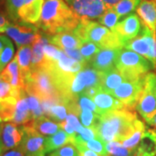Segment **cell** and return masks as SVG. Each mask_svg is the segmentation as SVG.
I'll list each match as a JSON object with an SVG mask.
<instances>
[{"mask_svg": "<svg viewBox=\"0 0 156 156\" xmlns=\"http://www.w3.org/2000/svg\"><path fill=\"white\" fill-rule=\"evenodd\" d=\"M124 48L133 50L140 56H144L156 67V40L151 30L145 25H141L139 35L124 44Z\"/></svg>", "mask_w": 156, "mask_h": 156, "instance_id": "cell-7", "label": "cell"}, {"mask_svg": "<svg viewBox=\"0 0 156 156\" xmlns=\"http://www.w3.org/2000/svg\"><path fill=\"white\" fill-rule=\"evenodd\" d=\"M146 129L147 128H146L145 124L142 122L140 120H139L134 133L131 134V136L128 137V139L123 140L122 142V145L125 147L130 149V150H137L138 145H139V143L142 139V136L145 133Z\"/></svg>", "mask_w": 156, "mask_h": 156, "instance_id": "cell-30", "label": "cell"}, {"mask_svg": "<svg viewBox=\"0 0 156 156\" xmlns=\"http://www.w3.org/2000/svg\"><path fill=\"white\" fill-rule=\"evenodd\" d=\"M73 137H71L63 130L60 128L56 134L45 138V150L49 154L52 151H55L60 148L62 146L68 143H72Z\"/></svg>", "mask_w": 156, "mask_h": 156, "instance_id": "cell-25", "label": "cell"}, {"mask_svg": "<svg viewBox=\"0 0 156 156\" xmlns=\"http://www.w3.org/2000/svg\"><path fill=\"white\" fill-rule=\"evenodd\" d=\"M0 76L10 84L12 89H24V83L16 57L0 73Z\"/></svg>", "mask_w": 156, "mask_h": 156, "instance_id": "cell-20", "label": "cell"}, {"mask_svg": "<svg viewBox=\"0 0 156 156\" xmlns=\"http://www.w3.org/2000/svg\"><path fill=\"white\" fill-rule=\"evenodd\" d=\"M22 126H18L12 122L2 124L0 130V147L2 151L10 150L18 147L23 140Z\"/></svg>", "mask_w": 156, "mask_h": 156, "instance_id": "cell-13", "label": "cell"}, {"mask_svg": "<svg viewBox=\"0 0 156 156\" xmlns=\"http://www.w3.org/2000/svg\"><path fill=\"white\" fill-rule=\"evenodd\" d=\"M30 123L37 132L46 136L55 134L61 128L58 123H56L54 121L50 120V118L46 117L45 115L32 120Z\"/></svg>", "mask_w": 156, "mask_h": 156, "instance_id": "cell-26", "label": "cell"}, {"mask_svg": "<svg viewBox=\"0 0 156 156\" xmlns=\"http://www.w3.org/2000/svg\"><path fill=\"white\" fill-rule=\"evenodd\" d=\"M54 62L56 67L58 68L62 72L66 75H70V76L77 74L85 67L81 62L69 57L64 52H62L60 58Z\"/></svg>", "mask_w": 156, "mask_h": 156, "instance_id": "cell-27", "label": "cell"}, {"mask_svg": "<svg viewBox=\"0 0 156 156\" xmlns=\"http://www.w3.org/2000/svg\"><path fill=\"white\" fill-rule=\"evenodd\" d=\"M10 95H14V90L11 88V86L8 83H6L3 78L0 76V100L6 98ZM16 97V96H15Z\"/></svg>", "mask_w": 156, "mask_h": 156, "instance_id": "cell-43", "label": "cell"}, {"mask_svg": "<svg viewBox=\"0 0 156 156\" xmlns=\"http://www.w3.org/2000/svg\"><path fill=\"white\" fill-rule=\"evenodd\" d=\"M137 154L142 156H156V131L146 129L142 139L137 147Z\"/></svg>", "mask_w": 156, "mask_h": 156, "instance_id": "cell-24", "label": "cell"}, {"mask_svg": "<svg viewBox=\"0 0 156 156\" xmlns=\"http://www.w3.org/2000/svg\"><path fill=\"white\" fill-rule=\"evenodd\" d=\"M44 57L46 61L56 62L60 58L63 51L53 45L47 44L44 47Z\"/></svg>", "mask_w": 156, "mask_h": 156, "instance_id": "cell-42", "label": "cell"}, {"mask_svg": "<svg viewBox=\"0 0 156 156\" xmlns=\"http://www.w3.org/2000/svg\"><path fill=\"white\" fill-rule=\"evenodd\" d=\"M9 24H10V23L8 22V20L6 19L5 17L0 13V33L5 32L6 28Z\"/></svg>", "mask_w": 156, "mask_h": 156, "instance_id": "cell-48", "label": "cell"}, {"mask_svg": "<svg viewBox=\"0 0 156 156\" xmlns=\"http://www.w3.org/2000/svg\"><path fill=\"white\" fill-rule=\"evenodd\" d=\"M66 2L81 19L100 18L107 11L102 0H66Z\"/></svg>", "mask_w": 156, "mask_h": 156, "instance_id": "cell-11", "label": "cell"}, {"mask_svg": "<svg viewBox=\"0 0 156 156\" xmlns=\"http://www.w3.org/2000/svg\"><path fill=\"white\" fill-rule=\"evenodd\" d=\"M1 127H2V124H1V122H0V130H1Z\"/></svg>", "mask_w": 156, "mask_h": 156, "instance_id": "cell-55", "label": "cell"}, {"mask_svg": "<svg viewBox=\"0 0 156 156\" xmlns=\"http://www.w3.org/2000/svg\"><path fill=\"white\" fill-rule=\"evenodd\" d=\"M120 18L119 15L115 11L114 8L107 9V11L104 12V14L100 17V23L109 30H112L117 23L118 19Z\"/></svg>", "mask_w": 156, "mask_h": 156, "instance_id": "cell-36", "label": "cell"}, {"mask_svg": "<svg viewBox=\"0 0 156 156\" xmlns=\"http://www.w3.org/2000/svg\"><path fill=\"white\" fill-rule=\"evenodd\" d=\"M81 18L63 0H44L37 27L48 34L72 31Z\"/></svg>", "mask_w": 156, "mask_h": 156, "instance_id": "cell-2", "label": "cell"}, {"mask_svg": "<svg viewBox=\"0 0 156 156\" xmlns=\"http://www.w3.org/2000/svg\"><path fill=\"white\" fill-rule=\"evenodd\" d=\"M79 156H80V155H79Z\"/></svg>", "mask_w": 156, "mask_h": 156, "instance_id": "cell-56", "label": "cell"}, {"mask_svg": "<svg viewBox=\"0 0 156 156\" xmlns=\"http://www.w3.org/2000/svg\"><path fill=\"white\" fill-rule=\"evenodd\" d=\"M120 50L101 49L90 62V65L100 72H105L115 67V62Z\"/></svg>", "mask_w": 156, "mask_h": 156, "instance_id": "cell-17", "label": "cell"}, {"mask_svg": "<svg viewBox=\"0 0 156 156\" xmlns=\"http://www.w3.org/2000/svg\"><path fill=\"white\" fill-rule=\"evenodd\" d=\"M73 31L83 43H95L101 49L122 50L124 47L122 40L115 32L89 19H81L80 23Z\"/></svg>", "mask_w": 156, "mask_h": 156, "instance_id": "cell-4", "label": "cell"}, {"mask_svg": "<svg viewBox=\"0 0 156 156\" xmlns=\"http://www.w3.org/2000/svg\"><path fill=\"white\" fill-rule=\"evenodd\" d=\"M49 39L42 35L32 44V59H31V69L38 68L43 65L45 61L44 47L49 44Z\"/></svg>", "mask_w": 156, "mask_h": 156, "instance_id": "cell-29", "label": "cell"}, {"mask_svg": "<svg viewBox=\"0 0 156 156\" xmlns=\"http://www.w3.org/2000/svg\"><path fill=\"white\" fill-rule=\"evenodd\" d=\"M102 1L106 5L107 9H110V8H114L121 0H102Z\"/></svg>", "mask_w": 156, "mask_h": 156, "instance_id": "cell-50", "label": "cell"}, {"mask_svg": "<svg viewBox=\"0 0 156 156\" xmlns=\"http://www.w3.org/2000/svg\"><path fill=\"white\" fill-rule=\"evenodd\" d=\"M147 1H151V2H154V3H156V0H147Z\"/></svg>", "mask_w": 156, "mask_h": 156, "instance_id": "cell-54", "label": "cell"}, {"mask_svg": "<svg viewBox=\"0 0 156 156\" xmlns=\"http://www.w3.org/2000/svg\"><path fill=\"white\" fill-rule=\"evenodd\" d=\"M4 47L0 52V73L4 70L7 64L11 62L14 56V47L10 39L5 36H3Z\"/></svg>", "mask_w": 156, "mask_h": 156, "instance_id": "cell-31", "label": "cell"}, {"mask_svg": "<svg viewBox=\"0 0 156 156\" xmlns=\"http://www.w3.org/2000/svg\"><path fill=\"white\" fill-rule=\"evenodd\" d=\"M91 99H93V101L97 107L100 115L106 112L112 111V110L128 109L126 105L121 101L116 99L110 93L103 91L101 89Z\"/></svg>", "mask_w": 156, "mask_h": 156, "instance_id": "cell-15", "label": "cell"}, {"mask_svg": "<svg viewBox=\"0 0 156 156\" xmlns=\"http://www.w3.org/2000/svg\"><path fill=\"white\" fill-rule=\"evenodd\" d=\"M3 156H23V154L21 149L18 148V149H12L8 151Z\"/></svg>", "mask_w": 156, "mask_h": 156, "instance_id": "cell-49", "label": "cell"}, {"mask_svg": "<svg viewBox=\"0 0 156 156\" xmlns=\"http://www.w3.org/2000/svg\"><path fill=\"white\" fill-rule=\"evenodd\" d=\"M33 120L32 114L29 106L27 93L23 89L21 92V95L17 99L16 109L14 113L13 120L11 122L17 124L18 126H23Z\"/></svg>", "mask_w": 156, "mask_h": 156, "instance_id": "cell-19", "label": "cell"}, {"mask_svg": "<svg viewBox=\"0 0 156 156\" xmlns=\"http://www.w3.org/2000/svg\"><path fill=\"white\" fill-rule=\"evenodd\" d=\"M101 72L94 68L85 66L77 74L74 75L69 83V97L77 98L89 88L101 86Z\"/></svg>", "mask_w": 156, "mask_h": 156, "instance_id": "cell-8", "label": "cell"}, {"mask_svg": "<svg viewBox=\"0 0 156 156\" xmlns=\"http://www.w3.org/2000/svg\"><path fill=\"white\" fill-rule=\"evenodd\" d=\"M81 146L87 147L88 149L94 151L96 154H100L101 156H109L108 153L107 152L105 142H103V141L101 139H99L98 137L95 138V139L88 140V141L84 142L83 144ZM77 147H80V146H77Z\"/></svg>", "mask_w": 156, "mask_h": 156, "instance_id": "cell-35", "label": "cell"}, {"mask_svg": "<svg viewBox=\"0 0 156 156\" xmlns=\"http://www.w3.org/2000/svg\"><path fill=\"white\" fill-rule=\"evenodd\" d=\"M80 52L83 56L85 61L89 64L95 56L101 50V48L98 45L92 42H84L80 47Z\"/></svg>", "mask_w": 156, "mask_h": 156, "instance_id": "cell-34", "label": "cell"}, {"mask_svg": "<svg viewBox=\"0 0 156 156\" xmlns=\"http://www.w3.org/2000/svg\"><path fill=\"white\" fill-rule=\"evenodd\" d=\"M109 156H136L137 150H130L120 141H109L105 143Z\"/></svg>", "mask_w": 156, "mask_h": 156, "instance_id": "cell-32", "label": "cell"}, {"mask_svg": "<svg viewBox=\"0 0 156 156\" xmlns=\"http://www.w3.org/2000/svg\"><path fill=\"white\" fill-rule=\"evenodd\" d=\"M50 156H79V151L72 143H68L54 151Z\"/></svg>", "mask_w": 156, "mask_h": 156, "instance_id": "cell-41", "label": "cell"}, {"mask_svg": "<svg viewBox=\"0 0 156 156\" xmlns=\"http://www.w3.org/2000/svg\"><path fill=\"white\" fill-rule=\"evenodd\" d=\"M78 115H76V114H73V113H69L66 118V121L68 122L69 123L71 126H72L74 129L77 132L80 128H82V125L78 120Z\"/></svg>", "mask_w": 156, "mask_h": 156, "instance_id": "cell-45", "label": "cell"}, {"mask_svg": "<svg viewBox=\"0 0 156 156\" xmlns=\"http://www.w3.org/2000/svg\"><path fill=\"white\" fill-rule=\"evenodd\" d=\"M141 25L142 23L138 16L132 13L125 17L122 21L118 23L111 30L115 32L125 44L127 41L134 38L139 35Z\"/></svg>", "mask_w": 156, "mask_h": 156, "instance_id": "cell-14", "label": "cell"}, {"mask_svg": "<svg viewBox=\"0 0 156 156\" xmlns=\"http://www.w3.org/2000/svg\"><path fill=\"white\" fill-rule=\"evenodd\" d=\"M79 151V155L80 156H101L100 154H96L94 151L88 149L87 147H83V146H80L76 147Z\"/></svg>", "mask_w": 156, "mask_h": 156, "instance_id": "cell-47", "label": "cell"}, {"mask_svg": "<svg viewBox=\"0 0 156 156\" xmlns=\"http://www.w3.org/2000/svg\"><path fill=\"white\" fill-rule=\"evenodd\" d=\"M23 140L19 148L23 156H45V138L43 134L37 132L30 122L22 126Z\"/></svg>", "mask_w": 156, "mask_h": 156, "instance_id": "cell-9", "label": "cell"}, {"mask_svg": "<svg viewBox=\"0 0 156 156\" xmlns=\"http://www.w3.org/2000/svg\"><path fill=\"white\" fill-rule=\"evenodd\" d=\"M17 97L10 95L0 100V122H11L13 120L14 113L17 102Z\"/></svg>", "mask_w": 156, "mask_h": 156, "instance_id": "cell-28", "label": "cell"}, {"mask_svg": "<svg viewBox=\"0 0 156 156\" xmlns=\"http://www.w3.org/2000/svg\"><path fill=\"white\" fill-rule=\"evenodd\" d=\"M136 109L147 123L153 125L156 115V75L147 73L136 104Z\"/></svg>", "mask_w": 156, "mask_h": 156, "instance_id": "cell-6", "label": "cell"}, {"mask_svg": "<svg viewBox=\"0 0 156 156\" xmlns=\"http://www.w3.org/2000/svg\"><path fill=\"white\" fill-rule=\"evenodd\" d=\"M62 50L69 57L76 60V61H78L79 62H81L82 64H83L84 66H87V65H88L87 62L85 61L83 56H82L80 50H78V49H66V48H65V49H62Z\"/></svg>", "mask_w": 156, "mask_h": 156, "instance_id": "cell-44", "label": "cell"}, {"mask_svg": "<svg viewBox=\"0 0 156 156\" xmlns=\"http://www.w3.org/2000/svg\"><path fill=\"white\" fill-rule=\"evenodd\" d=\"M79 116H80L81 122L84 125V127L93 128L98 121L99 115H97L95 112L89 110V109H83V110H81Z\"/></svg>", "mask_w": 156, "mask_h": 156, "instance_id": "cell-38", "label": "cell"}, {"mask_svg": "<svg viewBox=\"0 0 156 156\" xmlns=\"http://www.w3.org/2000/svg\"><path fill=\"white\" fill-rule=\"evenodd\" d=\"M24 89L30 95H36L41 101H62V95L56 76L48 62L31 69L30 76L24 84Z\"/></svg>", "mask_w": 156, "mask_h": 156, "instance_id": "cell-3", "label": "cell"}, {"mask_svg": "<svg viewBox=\"0 0 156 156\" xmlns=\"http://www.w3.org/2000/svg\"><path fill=\"white\" fill-rule=\"evenodd\" d=\"M144 78L145 76H142L136 80L123 82L112 92V95L124 103L128 109L132 110L136 108L140 93L144 83Z\"/></svg>", "mask_w": 156, "mask_h": 156, "instance_id": "cell-10", "label": "cell"}, {"mask_svg": "<svg viewBox=\"0 0 156 156\" xmlns=\"http://www.w3.org/2000/svg\"><path fill=\"white\" fill-rule=\"evenodd\" d=\"M5 33L15 41L18 48L32 44L41 36L36 25L23 22L16 24L10 23L6 28Z\"/></svg>", "mask_w": 156, "mask_h": 156, "instance_id": "cell-12", "label": "cell"}, {"mask_svg": "<svg viewBox=\"0 0 156 156\" xmlns=\"http://www.w3.org/2000/svg\"><path fill=\"white\" fill-rule=\"evenodd\" d=\"M50 42L61 49H80L83 43L73 30L56 34L50 39Z\"/></svg>", "mask_w": 156, "mask_h": 156, "instance_id": "cell-22", "label": "cell"}, {"mask_svg": "<svg viewBox=\"0 0 156 156\" xmlns=\"http://www.w3.org/2000/svg\"><path fill=\"white\" fill-rule=\"evenodd\" d=\"M141 23L147 26L155 37L156 34V3L142 1L136 9Z\"/></svg>", "mask_w": 156, "mask_h": 156, "instance_id": "cell-18", "label": "cell"}, {"mask_svg": "<svg viewBox=\"0 0 156 156\" xmlns=\"http://www.w3.org/2000/svg\"><path fill=\"white\" fill-rule=\"evenodd\" d=\"M125 81L126 80L122 73L116 68L114 67L108 71L101 72V89L103 91L112 94V92Z\"/></svg>", "mask_w": 156, "mask_h": 156, "instance_id": "cell-23", "label": "cell"}, {"mask_svg": "<svg viewBox=\"0 0 156 156\" xmlns=\"http://www.w3.org/2000/svg\"><path fill=\"white\" fill-rule=\"evenodd\" d=\"M115 67L122 73L125 80H136L145 76L153 64L144 56L129 50H120L115 62Z\"/></svg>", "mask_w": 156, "mask_h": 156, "instance_id": "cell-5", "label": "cell"}, {"mask_svg": "<svg viewBox=\"0 0 156 156\" xmlns=\"http://www.w3.org/2000/svg\"><path fill=\"white\" fill-rule=\"evenodd\" d=\"M76 101H77L78 106L81 108V110H83V109H89V110L95 112V114L100 115L99 110H98L97 107L95 104V102L93 101H91V98L89 97V96H87L84 94H82V95L77 96Z\"/></svg>", "mask_w": 156, "mask_h": 156, "instance_id": "cell-39", "label": "cell"}, {"mask_svg": "<svg viewBox=\"0 0 156 156\" xmlns=\"http://www.w3.org/2000/svg\"><path fill=\"white\" fill-rule=\"evenodd\" d=\"M59 125H60V128H61L62 129H63V130H64L69 135H70L71 137H74V136L76 135V131L74 129V128H73L69 123L66 120L59 123Z\"/></svg>", "mask_w": 156, "mask_h": 156, "instance_id": "cell-46", "label": "cell"}, {"mask_svg": "<svg viewBox=\"0 0 156 156\" xmlns=\"http://www.w3.org/2000/svg\"><path fill=\"white\" fill-rule=\"evenodd\" d=\"M153 126H154V128H155V129H156V115H155V117H154V123H153Z\"/></svg>", "mask_w": 156, "mask_h": 156, "instance_id": "cell-52", "label": "cell"}, {"mask_svg": "<svg viewBox=\"0 0 156 156\" xmlns=\"http://www.w3.org/2000/svg\"><path fill=\"white\" fill-rule=\"evenodd\" d=\"M7 10L10 17L12 20H18V11L24 4L25 0H6Z\"/></svg>", "mask_w": 156, "mask_h": 156, "instance_id": "cell-40", "label": "cell"}, {"mask_svg": "<svg viewBox=\"0 0 156 156\" xmlns=\"http://www.w3.org/2000/svg\"><path fill=\"white\" fill-rule=\"evenodd\" d=\"M4 47V41H3V36H0V52Z\"/></svg>", "mask_w": 156, "mask_h": 156, "instance_id": "cell-51", "label": "cell"}, {"mask_svg": "<svg viewBox=\"0 0 156 156\" xmlns=\"http://www.w3.org/2000/svg\"><path fill=\"white\" fill-rule=\"evenodd\" d=\"M15 57L17 58V62H18V66H19L23 83L25 84L31 73V59H32L31 46L25 45V46L19 47Z\"/></svg>", "mask_w": 156, "mask_h": 156, "instance_id": "cell-21", "label": "cell"}, {"mask_svg": "<svg viewBox=\"0 0 156 156\" xmlns=\"http://www.w3.org/2000/svg\"><path fill=\"white\" fill-rule=\"evenodd\" d=\"M2 153H3V151H2V148H1V147H0V156L2 154Z\"/></svg>", "mask_w": 156, "mask_h": 156, "instance_id": "cell-53", "label": "cell"}, {"mask_svg": "<svg viewBox=\"0 0 156 156\" xmlns=\"http://www.w3.org/2000/svg\"><path fill=\"white\" fill-rule=\"evenodd\" d=\"M44 0H33L24 4L18 11V18L25 23L37 26L40 21L42 8Z\"/></svg>", "mask_w": 156, "mask_h": 156, "instance_id": "cell-16", "label": "cell"}, {"mask_svg": "<svg viewBox=\"0 0 156 156\" xmlns=\"http://www.w3.org/2000/svg\"><path fill=\"white\" fill-rule=\"evenodd\" d=\"M139 119L129 109L112 110L99 115L93 129L103 142L120 141L128 139L134 133Z\"/></svg>", "mask_w": 156, "mask_h": 156, "instance_id": "cell-1", "label": "cell"}, {"mask_svg": "<svg viewBox=\"0 0 156 156\" xmlns=\"http://www.w3.org/2000/svg\"><path fill=\"white\" fill-rule=\"evenodd\" d=\"M27 93V92H26ZM27 99H28L29 106L30 108V111L32 114L33 120L37 119L39 117H42L44 115V112L42 107L41 100L36 95H30L27 93Z\"/></svg>", "mask_w": 156, "mask_h": 156, "instance_id": "cell-37", "label": "cell"}, {"mask_svg": "<svg viewBox=\"0 0 156 156\" xmlns=\"http://www.w3.org/2000/svg\"><path fill=\"white\" fill-rule=\"evenodd\" d=\"M141 3V0H121L114 7L115 11L122 17L126 16L132 11H134Z\"/></svg>", "mask_w": 156, "mask_h": 156, "instance_id": "cell-33", "label": "cell"}]
</instances>
